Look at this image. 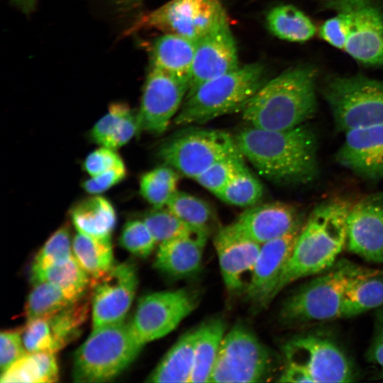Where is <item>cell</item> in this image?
<instances>
[{
    "label": "cell",
    "instance_id": "obj_27",
    "mask_svg": "<svg viewBox=\"0 0 383 383\" xmlns=\"http://www.w3.org/2000/svg\"><path fill=\"white\" fill-rule=\"evenodd\" d=\"M196 327L184 333L148 376V382H189L194 367Z\"/></svg>",
    "mask_w": 383,
    "mask_h": 383
},
{
    "label": "cell",
    "instance_id": "obj_6",
    "mask_svg": "<svg viewBox=\"0 0 383 383\" xmlns=\"http://www.w3.org/2000/svg\"><path fill=\"white\" fill-rule=\"evenodd\" d=\"M360 267L341 260L302 285L284 301L279 313L282 323L297 325L340 318L344 292Z\"/></svg>",
    "mask_w": 383,
    "mask_h": 383
},
{
    "label": "cell",
    "instance_id": "obj_17",
    "mask_svg": "<svg viewBox=\"0 0 383 383\" xmlns=\"http://www.w3.org/2000/svg\"><path fill=\"white\" fill-rule=\"evenodd\" d=\"M302 226L303 223L287 234L261 245L245 288L248 299L255 306L265 307L274 298L279 277Z\"/></svg>",
    "mask_w": 383,
    "mask_h": 383
},
{
    "label": "cell",
    "instance_id": "obj_3",
    "mask_svg": "<svg viewBox=\"0 0 383 383\" xmlns=\"http://www.w3.org/2000/svg\"><path fill=\"white\" fill-rule=\"evenodd\" d=\"M316 74L311 66L299 65L267 80L240 110L243 120L267 130L303 124L316 111Z\"/></svg>",
    "mask_w": 383,
    "mask_h": 383
},
{
    "label": "cell",
    "instance_id": "obj_20",
    "mask_svg": "<svg viewBox=\"0 0 383 383\" xmlns=\"http://www.w3.org/2000/svg\"><path fill=\"white\" fill-rule=\"evenodd\" d=\"M213 243L226 287L229 292L240 291L243 286V276L254 267L261 245L233 224L221 228Z\"/></svg>",
    "mask_w": 383,
    "mask_h": 383
},
{
    "label": "cell",
    "instance_id": "obj_33",
    "mask_svg": "<svg viewBox=\"0 0 383 383\" xmlns=\"http://www.w3.org/2000/svg\"><path fill=\"white\" fill-rule=\"evenodd\" d=\"M91 298L90 288L82 298L46 318L57 352L79 336L89 315Z\"/></svg>",
    "mask_w": 383,
    "mask_h": 383
},
{
    "label": "cell",
    "instance_id": "obj_23",
    "mask_svg": "<svg viewBox=\"0 0 383 383\" xmlns=\"http://www.w3.org/2000/svg\"><path fill=\"white\" fill-rule=\"evenodd\" d=\"M383 304V270L360 267L344 292L340 318H351Z\"/></svg>",
    "mask_w": 383,
    "mask_h": 383
},
{
    "label": "cell",
    "instance_id": "obj_48",
    "mask_svg": "<svg viewBox=\"0 0 383 383\" xmlns=\"http://www.w3.org/2000/svg\"><path fill=\"white\" fill-rule=\"evenodd\" d=\"M278 382L290 383L314 382L312 377L304 369L287 362Z\"/></svg>",
    "mask_w": 383,
    "mask_h": 383
},
{
    "label": "cell",
    "instance_id": "obj_44",
    "mask_svg": "<svg viewBox=\"0 0 383 383\" xmlns=\"http://www.w3.org/2000/svg\"><path fill=\"white\" fill-rule=\"evenodd\" d=\"M123 164L116 150L101 146L86 157L84 167L90 177H94Z\"/></svg>",
    "mask_w": 383,
    "mask_h": 383
},
{
    "label": "cell",
    "instance_id": "obj_25",
    "mask_svg": "<svg viewBox=\"0 0 383 383\" xmlns=\"http://www.w3.org/2000/svg\"><path fill=\"white\" fill-rule=\"evenodd\" d=\"M138 133L137 113L124 102H114L94 125L89 135L92 142L117 150Z\"/></svg>",
    "mask_w": 383,
    "mask_h": 383
},
{
    "label": "cell",
    "instance_id": "obj_37",
    "mask_svg": "<svg viewBox=\"0 0 383 383\" xmlns=\"http://www.w3.org/2000/svg\"><path fill=\"white\" fill-rule=\"evenodd\" d=\"M262 195L263 187L260 182L244 165L216 196L231 205L252 206L261 199Z\"/></svg>",
    "mask_w": 383,
    "mask_h": 383
},
{
    "label": "cell",
    "instance_id": "obj_46",
    "mask_svg": "<svg viewBox=\"0 0 383 383\" xmlns=\"http://www.w3.org/2000/svg\"><path fill=\"white\" fill-rule=\"evenodd\" d=\"M126 175L127 170L123 164L99 175L90 177L82 183V187L91 195L99 194L120 183Z\"/></svg>",
    "mask_w": 383,
    "mask_h": 383
},
{
    "label": "cell",
    "instance_id": "obj_16",
    "mask_svg": "<svg viewBox=\"0 0 383 383\" xmlns=\"http://www.w3.org/2000/svg\"><path fill=\"white\" fill-rule=\"evenodd\" d=\"M347 247L363 260L383 262V195L366 196L350 206L347 216Z\"/></svg>",
    "mask_w": 383,
    "mask_h": 383
},
{
    "label": "cell",
    "instance_id": "obj_11",
    "mask_svg": "<svg viewBox=\"0 0 383 383\" xmlns=\"http://www.w3.org/2000/svg\"><path fill=\"white\" fill-rule=\"evenodd\" d=\"M287 362L304 369L314 382H351L355 372L350 360L332 339L316 333L295 336L283 348Z\"/></svg>",
    "mask_w": 383,
    "mask_h": 383
},
{
    "label": "cell",
    "instance_id": "obj_24",
    "mask_svg": "<svg viewBox=\"0 0 383 383\" xmlns=\"http://www.w3.org/2000/svg\"><path fill=\"white\" fill-rule=\"evenodd\" d=\"M196 42L165 33L155 39L150 49V67L187 79L190 82Z\"/></svg>",
    "mask_w": 383,
    "mask_h": 383
},
{
    "label": "cell",
    "instance_id": "obj_14",
    "mask_svg": "<svg viewBox=\"0 0 383 383\" xmlns=\"http://www.w3.org/2000/svg\"><path fill=\"white\" fill-rule=\"evenodd\" d=\"M328 6L348 18L344 50L362 64L383 65V12L369 0H330Z\"/></svg>",
    "mask_w": 383,
    "mask_h": 383
},
{
    "label": "cell",
    "instance_id": "obj_10",
    "mask_svg": "<svg viewBox=\"0 0 383 383\" xmlns=\"http://www.w3.org/2000/svg\"><path fill=\"white\" fill-rule=\"evenodd\" d=\"M238 152L234 137L227 132L197 128L166 141L159 156L167 165L194 179L218 160Z\"/></svg>",
    "mask_w": 383,
    "mask_h": 383
},
{
    "label": "cell",
    "instance_id": "obj_26",
    "mask_svg": "<svg viewBox=\"0 0 383 383\" xmlns=\"http://www.w3.org/2000/svg\"><path fill=\"white\" fill-rule=\"evenodd\" d=\"M70 219L78 233L99 238H111L116 224V213L111 202L92 194L70 210Z\"/></svg>",
    "mask_w": 383,
    "mask_h": 383
},
{
    "label": "cell",
    "instance_id": "obj_31",
    "mask_svg": "<svg viewBox=\"0 0 383 383\" xmlns=\"http://www.w3.org/2000/svg\"><path fill=\"white\" fill-rule=\"evenodd\" d=\"M266 21L273 35L290 42L307 41L316 32L311 20L301 10L289 4L272 9L267 15Z\"/></svg>",
    "mask_w": 383,
    "mask_h": 383
},
{
    "label": "cell",
    "instance_id": "obj_45",
    "mask_svg": "<svg viewBox=\"0 0 383 383\" xmlns=\"http://www.w3.org/2000/svg\"><path fill=\"white\" fill-rule=\"evenodd\" d=\"M336 16L326 20L319 28L321 38L332 46L344 50L349 37V23L347 17L336 13Z\"/></svg>",
    "mask_w": 383,
    "mask_h": 383
},
{
    "label": "cell",
    "instance_id": "obj_5",
    "mask_svg": "<svg viewBox=\"0 0 383 383\" xmlns=\"http://www.w3.org/2000/svg\"><path fill=\"white\" fill-rule=\"evenodd\" d=\"M143 347L129 323L121 321L94 328L74 353L73 380L110 381L136 359Z\"/></svg>",
    "mask_w": 383,
    "mask_h": 383
},
{
    "label": "cell",
    "instance_id": "obj_22",
    "mask_svg": "<svg viewBox=\"0 0 383 383\" xmlns=\"http://www.w3.org/2000/svg\"><path fill=\"white\" fill-rule=\"evenodd\" d=\"M209 234L199 231L159 244L154 267L175 279L195 274L201 268Z\"/></svg>",
    "mask_w": 383,
    "mask_h": 383
},
{
    "label": "cell",
    "instance_id": "obj_8",
    "mask_svg": "<svg viewBox=\"0 0 383 383\" xmlns=\"http://www.w3.org/2000/svg\"><path fill=\"white\" fill-rule=\"evenodd\" d=\"M227 21L221 0H171L135 19L126 35L155 29L197 42Z\"/></svg>",
    "mask_w": 383,
    "mask_h": 383
},
{
    "label": "cell",
    "instance_id": "obj_35",
    "mask_svg": "<svg viewBox=\"0 0 383 383\" xmlns=\"http://www.w3.org/2000/svg\"><path fill=\"white\" fill-rule=\"evenodd\" d=\"M179 174L170 166H160L143 174L140 179V193L154 208L165 207L177 191Z\"/></svg>",
    "mask_w": 383,
    "mask_h": 383
},
{
    "label": "cell",
    "instance_id": "obj_29",
    "mask_svg": "<svg viewBox=\"0 0 383 383\" xmlns=\"http://www.w3.org/2000/svg\"><path fill=\"white\" fill-rule=\"evenodd\" d=\"M198 328L190 383L210 382L226 326L221 318H213Z\"/></svg>",
    "mask_w": 383,
    "mask_h": 383
},
{
    "label": "cell",
    "instance_id": "obj_32",
    "mask_svg": "<svg viewBox=\"0 0 383 383\" xmlns=\"http://www.w3.org/2000/svg\"><path fill=\"white\" fill-rule=\"evenodd\" d=\"M72 250L91 279L102 277L114 265L111 238H94L77 232L72 240Z\"/></svg>",
    "mask_w": 383,
    "mask_h": 383
},
{
    "label": "cell",
    "instance_id": "obj_12",
    "mask_svg": "<svg viewBox=\"0 0 383 383\" xmlns=\"http://www.w3.org/2000/svg\"><path fill=\"white\" fill-rule=\"evenodd\" d=\"M197 303L196 295L187 289L150 293L139 299L129 323L145 345L174 331Z\"/></svg>",
    "mask_w": 383,
    "mask_h": 383
},
{
    "label": "cell",
    "instance_id": "obj_21",
    "mask_svg": "<svg viewBox=\"0 0 383 383\" xmlns=\"http://www.w3.org/2000/svg\"><path fill=\"white\" fill-rule=\"evenodd\" d=\"M302 223L294 205L270 202L252 206L232 223L242 233L262 245L279 238Z\"/></svg>",
    "mask_w": 383,
    "mask_h": 383
},
{
    "label": "cell",
    "instance_id": "obj_49",
    "mask_svg": "<svg viewBox=\"0 0 383 383\" xmlns=\"http://www.w3.org/2000/svg\"><path fill=\"white\" fill-rule=\"evenodd\" d=\"M112 1L120 11L130 12L134 11L142 0H112Z\"/></svg>",
    "mask_w": 383,
    "mask_h": 383
},
{
    "label": "cell",
    "instance_id": "obj_4",
    "mask_svg": "<svg viewBox=\"0 0 383 383\" xmlns=\"http://www.w3.org/2000/svg\"><path fill=\"white\" fill-rule=\"evenodd\" d=\"M267 81V71L261 63L239 66L187 94L173 121L178 126L201 124L240 111Z\"/></svg>",
    "mask_w": 383,
    "mask_h": 383
},
{
    "label": "cell",
    "instance_id": "obj_7",
    "mask_svg": "<svg viewBox=\"0 0 383 383\" xmlns=\"http://www.w3.org/2000/svg\"><path fill=\"white\" fill-rule=\"evenodd\" d=\"M323 94L340 131L383 123V82L335 77L326 83Z\"/></svg>",
    "mask_w": 383,
    "mask_h": 383
},
{
    "label": "cell",
    "instance_id": "obj_40",
    "mask_svg": "<svg viewBox=\"0 0 383 383\" xmlns=\"http://www.w3.org/2000/svg\"><path fill=\"white\" fill-rule=\"evenodd\" d=\"M243 158L240 152L226 156L211 165L194 180L216 196L245 165Z\"/></svg>",
    "mask_w": 383,
    "mask_h": 383
},
{
    "label": "cell",
    "instance_id": "obj_30",
    "mask_svg": "<svg viewBox=\"0 0 383 383\" xmlns=\"http://www.w3.org/2000/svg\"><path fill=\"white\" fill-rule=\"evenodd\" d=\"M59 369L55 353H27L1 372V383H51L57 382Z\"/></svg>",
    "mask_w": 383,
    "mask_h": 383
},
{
    "label": "cell",
    "instance_id": "obj_15",
    "mask_svg": "<svg viewBox=\"0 0 383 383\" xmlns=\"http://www.w3.org/2000/svg\"><path fill=\"white\" fill-rule=\"evenodd\" d=\"M138 286L135 265H113L102 277L91 279L93 329L123 321Z\"/></svg>",
    "mask_w": 383,
    "mask_h": 383
},
{
    "label": "cell",
    "instance_id": "obj_36",
    "mask_svg": "<svg viewBox=\"0 0 383 383\" xmlns=\"http://www.w3.org/2000/svg\"><path fill=\"white\" fill-rule=\"evenodd\" d=\"M165 207L188 225L209 232L214 220L208 203L184 192L177 190Z\"/></svg>",
    "mask_w": 383,
    "mask_h": 383
},
{
    "label": "cell",
    "instance_id": "obj_34",
    "mask_svg": "<svg viewBox=\"0 0 383 383\" xmlns=\"http://www.w3.org/2000/svg\"><path fill=\"white\" fill-rule=\"evenodd\" d=\"M33 285L24 306L27 320L49 318L74 302L51 283L40 282Z\"/></svg>",
    "mask_w": 383,
    "mask_h": 383
},
{
    "label": "cell",
    "instance_id": "obj_41",
    "mask_svg": "<svg viewBox=\"0 0 383 383\" xmlns=\"http://www.w3.org/2000/svg\"><path fill=\"white\" fill-rule=\"evenodd\" d=\"M118 241L123 248L140 257L149 256L157 245L143 219L128 220L122 228Z\"/></svg>",
    "mask_w": 383,
    "mask_h": 383
},
{
    "label": "cell",
    "instance_id": "obj_39",
    "mask_svg": "<svg viewBox=\"0 0 383 383\" xmlns=\"http://www.w3.org/2000/svg\"><path fill=\"white\" fill-rule=\"evenodd\" d=\"M74 256L69 225L58 228L35 255L32 267H44L65 262Z\"/></svg>",
    "mask_w": 383,
    "mask_h": 383
},
{
    "label": "cell",
    "instance_id": "obj_50",
    "mask_svg": "<svg viewBox=\"0 0 383 383\" xmlns=\"http://www.w3.org/2000/svg\"><path fill=\"white\" fill-rule=\"evenodd\" d=\"M18 9H20L24 13H31L36 4V0H11Z\"/></svg>",
    "mask_w": 383,
    "mask_h": 383
},
{
    "label": "cell",
    "instance_id": "obj_51",
    "mask_svg": "<svg viewBox=\"0 0 383 383\" xmlns=\"http://www.w3.org/2000/svg\"><path fill=\"white\" fill-rule=\"evenodd\" d=\"M379 377L383 378V370H381Z\"/></svg>",
    "mask_w": 383,
    "mask_h": 383
},
{
    "label": "cell",
    "instance_id": "obj_47",
    "mask_svg": "<svg viewBox=\"0 0 383 383\" xmlns=\"http://www.w3.org/2000/svg\"><path fill=\"white\" fill-rule=\"evenodd\" d=\"M367 360L383 370V309L376 311L373 337L366 353Z\"/></svg>",
    "mask_w": 383,
    "mask_h": 383
},
{
    "label": "cell",
    "instance_id": "obj_19",
    "mask_svg": "<svg viewBox=\"0 0 383 383\" xmlns=\"http://www.w3.org/2000/svg\"><path fill=\"white\" fill-rule=\"evenodd\" d=\"M337 162L370 180L383 178V123L345 132Z\"/></svg>",
    "mask_w": 383,
    "mask_h": 383
},
{
    "label": "cell",
    "instance_id": "obj_18",
    "mask_svg": "<svg viewBox=\"0 0 383 383\" xmlns=\"http://www.w3.org/2000/svg\"><path fill=\"white\" fill-rule=\"evenodd\" d=\"M238 67L237 46L227 21L196 42L187 94Z\"/></svg>",
    "mask_w": 383,
    "mask_h": 383
},
{
    "label": "cell",
    "instance_id": "obj_38",
    "mask_svg": "<svg viewBox=\"0 0 383 383\" xmlns=\"http://www.w3.org/2000/svg\"><path fill=\"white\" fill-rule=\"evenodd\" d=\"M142 219L158 245L199 231H206L188 225L166 207L153 208L145 213Z\"/></svg>",
    "mask_w": 383,
    "mask_h": 383
},
{
    "label": "cell",
    "instance_id": "obj_2",
    "mask_svg": "<svg viewBox=\"0 0 383 383\" xmlns=\"http://www.w3.org/2000/svg\"><path fill=\"white\" fill-rule=\"evenodd\" d=\"M350 205L341 199L316 206L302 226L285 265L274 297L292 282L331 267L347 242V216Z\"/></svg>",
    "mask_w": 383,
    "mask_h": 383
},
{
    "label": "cell",
    "instance_id": "obj_1",
    "mask_svg": "<svg viewBox=\"0 0 383 383\" xmlns=\"http://www.w3.org/2000/svg\"><path fill=\"white\" fill-rule=\"evenodd\" d=\"M234 139L244 158L272 182L306 184L318 174L316 138L306 125L284 130L249 126Z\"/></svg>",
    "mask_w": 383,
    "mask_h": 383
},
{
    "label": "cell",
    "instance_id": "obj_28",
    "mask_svg": "<svg viewBox=\"0 0 383 383\" xmlns=\"http://www.w3.org/2000/svg\"><path fill=\"white\" fill-rule=\"evenodd\" d=\"M31 282H46L60 288L72 301L84 296L90 289L91 277L74 255L69 260L44 267H31Z\"/></svg>",
    "mask_w": 383,
    "mask_h": 383
},
{
    "label": "cell",
    "instance_id": "obj_13",
    "mask_svg": "<svg viewBox=\"0 0 383 383\" xmlns=\"http://www.w3.org/2000/svg\"><path fill=\"white\" fill-rule=\"evenodd\" d=\"M189 89V80L150 67L137 112L138 133L165 132L179 111Z\"/></svg>",
    "mask_w": 383,
    "mask_h": 383
},
{
    "label": "cell",
    "instance_id": "obj_43",
    "mask_svg": "<svg viewBox=\"0 0 383 383\" xmlns=\"http://www.w3.org/2000/svg\"><path fill=\"white\" fill-rule=\"evenodd\" d=\"M23 328L3 331L0 335V367L3 372L25 355L26 351L22 337Z\"/></svg>",
    "mask_w": 383,
    "mask_h": 383
},
{
    "label": "cell",
    "instance_id": "obj_9",
    "mask_svg": "<svg viewBox=\"0 0 383 383\" xmlns=\"http://www.w3.org/2000/svg\"><path fill=\"white\" fill-rule=\"evenodd\" d=\"M270 350L246 327L236 325L222 340L210 382H260L272 370Z\"/></svg>",
    "mask_w": 383,
    "mask_h": 383
},
{
    "label": "cell",
    "instance_id": "obj_42",
    "mask_svg": "<svg viewBox=\"0 0 383 383\" xmlns=\"http://www.w3.org/2000/svg\"><path fill=\"white\" fill-rule=\"evenodd\" d=\"M22 337L28 353H57L46 318L27 320L23 327Z\"/></svg>",
    "mask_w": 383,
    "mask_h": 383
}]
</instances>
